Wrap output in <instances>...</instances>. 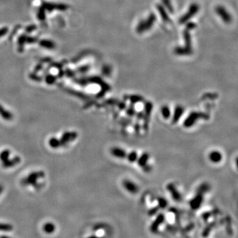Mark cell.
Instances as JSON below:
<instances>
[{
  "label": "cell",
  "mask_w": 238,
  "mask_h": 238,
  "mask_svg": "<svg viewBox=\"0 0 238 238\" xmlns=\"http://www.w3.org/2000/svg\"><path fill=\"white\" fill-rule=\"evenodd\" d=\"M123 186H124L125 188L128 192H129L132 194L137 193L139 190L138 185L134 181H132V180L129 179L125 180V181L123 182Z\"/></svg>",
  "instance_id": "6da1fadb"
},
{
  "label": "cell",
  "mask_w": 238,
  "mask_h": 238,
  "mask_svg": "<svg viewBox=\"0 0 238 238\" xmlns=\"http://www.w3.org/2000/svg\"><path fill=\"white\" fill-rule=\"evenodd\" d=\"M165 220V216L163 214H160L156 217L150 226V230L152 233H156L158 231V228L163 224Z\"/></svg>",
  "instance_id": "7a4b0ae2"
},
{
  "label": "cell",
  "mask_w": 238,
  "mask_h": 238,
  "mask_svg": "<svg viewBox=\"0 0 238 238\" xmlns=\"http://www.w3.org/2000/svg\"><path fill=\"white\" fill-rule=\"evenodd\" d=\"M202 192L198 194V195L190 202V206L193 210L198 209L202 204V201H203V195H202Z\"/></svg>",
  "instance_id": "3957f363"
},
{
  "label": "cell",
  "mask_w": 238,
  "mask_h": 238,
  "mask_svg": "<svg viewBox=\"0 0 238 238\" xmlns=\"http://www.w3.org/2000/svg\"><path fill=\"white\" fill-rule=\"evenodd\" d=\"M222 154L218 150H213L210 152L208 155L209 160L213 164H218L222 160Z\"/></svg>",
  "instance_id": "277c9868"
},
{
  "label": "cell",
  "mask_w": 238,
  "mask_h": 238,
  "mask_svg": "<svg viewBox=\"0 0 238 238\" xmlns=\"http://www.w3.org/2000/svg\"><path fill=\"white\" fill-rule=\"evenodd\" d=\"M42 7L45 8V10H49V11H51L53 10H60L61 11H64L67 10L68 7L66 5H63V4H52V3H45L42 5Z\"/></svg>",
  "instance_id": "5b68a950"
},
{
  "label": "cell",
  "mask_w": 238,
  "mask_h": 238,
  "mask_svg": "<svg viewBox=\"0 0 238 238\" xmlns=\"http://www.w3.org/2000/svg\"><path fill=\"white\" fill-rule=\"evenodd\" d=\"M111 153L113 156L119 159H124L126 157L127 153L125 149L120 147H114L111 149Z\"/></svg>",
  "instance_id": "8992f818"
},
{
  "label": "cell",
  "mask_w": 238,
  "mask_h": 238,
  "mask_svg": "<svg viewBox=\"0 0 238 238\" xmlns=\"http://www.w3.org/2000/svg\"><path fill=\"white\" fill-rule=\"evenodd\" d=\"M148 160H149V155L146 153H144L140 157L138 158L137 160L138 164L140 167H142L144 169H145L146 167H149L148 164Z\"/></svg>",
  "instance_id": "52a82bcc"
},
{
  "label": "cell",
  "mask_w": 238,
  "mask_h": 238,
  "mask_svg": "<svg viewBox=\"0 0 238 238\" xmlns=\"http://www.w3.org/2000/svg\"><path fill=\"white\" fill-rule=\"evenodd\" d=\"M168 189H169V191H170L172 197H173L174 200L177 201L180 200V199H181V196H180V194L179 192V191L177 190V189H176L175 187H174L173 185L170 184L168 186Z\"/></svg>",
  "instance_id": "ba28073f"
},
{
  "label": "cell",
  "mask_w": 238,
  "mask_h": 238,
  "mask_svg": "<svg viewBox=\"0 0 238 238\" xmlns=\"http://www.w3.org/2000/svg\"><path fill=\"white\" fill-rule=\"evenodd\" d=\"M183 112H184L183 108L182 107H180V106H177L174 111V114H173V121H175V122L178 121L179 119L180 118V117H181L182 114H183Z\"/></svg>",
  "instance_id": "9c48e42d"
},
{
  "label": "cell",
  "mask_w": 238,
  "mask_h": 238,
  "mask_svg": "<svg viewBox=\"0 0 238 238\" xmlns=\"http://www.w3.org/2000/svg\"><path fill=\"white\" fill-rule=\"evenodd\" d=\"M216 222L214 221V222H212L207 225L206 227L204 229L203 232H202V237H208L210 234V232L212 231V230L214 227L216 226Z\"/></svg>",
  "instance_id": "30bf717a"
},
{
  "label": "cell",
  "mask_w": 238,
  "mask_h": 238,
  "mask_svg": "<svg viewBox=\"0 0 238 238\" xmlns=\"http://www.w3.org/2000/svg\"><path fill=\"white\" fill-rule=\"evenodd\" d=\"M39 44L41 46L48 48V49H53L55 47L54 42L50 41H47V40H42V41H40Z\"/></svg>",
  "instance_id": "8fae6325"
},
{
  "label": "cell",
  "mask_w": 238,
  "mask_h": 238,
  "mask_svg": "<svg viewBox=\"0 0 238 238\" xmlns=\"http://www.w3.org/2000/svg\"><path fill=\"white\" fill-rule=\"evenodd\" d=\"M161 113L162 114V117L165 119H168L171 116L170 109L168 106L167 105L163 106V107L161 108Z\"/></svg>",
  "instance_id": "7c38bea8"
},
{
  "label": "cell",
  "mask_w": 238,
  "mask_h": 238,
  "mask_svg": "<svg viewBox=\"0 0 238 238\" xmlns=\"http://www.w3.org/2000/svg\"><path fill=\"white\" fill-rule=\"evenodd\" d=\"M126 158L130 162L133 163L137 161L138 158V155L136 151H132L129 153H127Z\"/></svg>",
  "instance_id": "4fadbf2b"
},
{
  "label": "cell",
  "mask_w": 238,
  "mask_h": 238,
  "mask_svg": "<svg viewBox=\"0 0 238 238\" xmlns=\"http://www.w3.org/2000/svg\"><path fill=\"white\" fill-rule=\"evenodd\" d=\"M158 204H159V208H166L167 202L165 199L163 198H160L158 199Z\"/></svg>",
  "instance_id": "5bb4252c"
},
{
  "label": "cell",
  "mask_w": 238,
  "mask_h": 238,
  "mask_svg": "<svg viewBox=\"0 0 238 238\" xmlns=\"http://www.w3.org/2000/svg\"><path fill=\"white\" fill-rule=\"evenodd\" d=\"M26 37L25 36V35H22L18 40L19 48H22V50H23L24 44L26 42Z\"/></svg>",
  "instance_id": "9a60e30c"
},
{
  "label": "cell",
  "mask_w": 238,
  "mask_h": 238,
  "mask_svg": "<svg viewBox=\"0 0 238 238\" xmlns=\"http://www.w3.org/2000/svg\"><path fill=\"white\" fill-rule=\"evenodd\" d=\"M38 17L39 19L44 20L45 19V10L42 6L39 10L38 13Z\"/></svg>",
  "instance_id": "2e32d148"
},
{
  "label": "cell",
  "mask_w": 238,
  "mask_h": 238,
  "mask_svg": "<svg viewBox=\"0 0 238 238\" xmlns=\"http://www.w3.org/2000/svg\"><path fill=\"white\" fill-rule=\"evenodd\" d=\"M8 32V29L7 27H3L0 29V38L4 36Z\"/></svg>",
  "instance_id": "e0dca14e"
},
{
  "label": "cell",
  "mask_w": 238,
  "mask_h": 238,
  "mask_svg": "<svg viewBox=\"0 0 238 238\" xmlns=\"http://www.w3.org/2000/svg\"><path fill=\"white\" fill-rule=\"evenodd\" d=\"M36 41L37 38L33 37H26V42H27V43H34Z\"/></svg>",
  "instance_id": "ac0fdd59"
},
{
  "label": "cell",
  "mask_w": 238,
  "mask_h": 238,
  "mask_svg": "<svg viewBox=\"0 0 238 238\" xmlns=\"http://www.w3.org/2000/svg\"><path fill=\"white\" fill-rule=\"evenodd\" d=\"M35 29H36V26L32 25V26H28V27L26 29V31H27V32H29V33H30V32L33 31V30H35Z\"/></svg>",
  "instance_id": "d6986e66"
},
{
  "label": "cell",
  "mask_w": 238,
  "mask_h": 238,
  "mask_svg": "<svg viewBox=\"0 0 238 238\" xmlns=\"http://www.w3.org/2000/svg\"><path fill=\"white\" fill-rule=\"evenodd\" d=\"M157 209H158L157 208H153V209H152V210H149V215L152 216V215L155 214L157 212Z\"/></svg>",
  "instance_id": "ffe728a7"
}]
</instances>
